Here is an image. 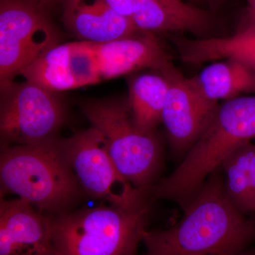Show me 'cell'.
<instances>
[{"label":"cell","instance_id":"cell-17","mask_svg":"<svg viewBox=\"0 0 255 255\" xmlns=\"http://www.w3.org/2000/svg\"><path fill=\"white\" fill-rule=\"evenodd\" d=\"M230 200L241 213L255 212V144L246 142L233 151L221 165Z\"/></svg>","mask_w":255,"mask_h":255},{"label":"cell","instance_id":"cell-20","mask_svg":"<svg viewBox=\"0 0 255 255\" xmlns=\"http://www.w3.org/2000/svg\"><path fill=\"white\" fill-rule=\"evenodd\" d=\"M250 6L251 19L255 20V0H247Z\"/></svg>","mask_w":255,"mask_h":255},{"label":"cell","instance_id":"cell-5","mask_svg":"<svg viewBox=\"0 0 255 255\" xmlns=\"http://www.w3.org/2000/svg\"><path fill=\"white\" fill-rule=\"evenodd\" d=\"M82 110L90 127L103 137L119 172L135 189L148 194L162 167V147L155 132L146 133L135 127L128 100L88 101Z\"/></svg>","mask_w":255,"mask_h":255},{"label":"cell","instance_id":"cell-13","mask_svg":"<svg viewBox=\"0 0 255 255\" xmlns=\"http://www.w3.org/2000/svg\"><path fill=\"white\" fill-rule=\"evenodd\" d=\"M132 22L139 31L189 32L201 39L214 37L216 23L209 11L181 0H149Z\"/></svg>","mask_w":255,"mask_h":255},{"label":"cell","instance_id":"cell-14","mask_svg":"<svg viewBox=\"0 0 255 255\" xmlns=\"http://www.w3.org/2000/svg\"><path fill=\"white\" fill-rule=\"evenodd\" d=\"M173 43L184 63L198 65L231 58L255 70V20L232 36L190 39L177 36Z\"/></svg>","mask_w":255,"mask_h":255},{"label":"cell","instance_id":"cell-4","mask_svg":"<svg viewBox=\"0 0 255 255\" xmlns=\"http://www.w3.org/2000/svg\"><path fill=\"white\" fill-rule=\"evenodd\" d=\"M148 210L99 206L52 216L53 255H135Z\"/></svg>","mask_w":255,"mask_h":255},{"label":"cell","instance_id":"cell-11","mask_svg":"<svg viewBox=\"0 0 255 255\" xmlns=\"http://www.w3.org/2000/svg\"><path fill=\"white\" fill-rule=\"evenodd\" d=\"M52 216L23 199L0 205V255H53Z\"/></svg>","mask_w":255,"mask_h":255},{"label":"cell","instance_id":"cell-9","mask_svg":"<svg viewBox=\"0 0 255 255\" xmlns=\"http://www.w3.org/2000/svg\"><path fill=\"white\" fill-rule=\"evenodd\" d=\"M80 47L97 82L143 68L160 72L173 65L168 50L157 37L148 32L139 31L106 43L81 41Z\"/></svg>","mask_w":255,"mask_h":255},{"label":"cell","instance_id":"cell-19","mask_svg":"<svg viewBox=\"0 0 255 255\" xmlns=\"http://www.w3.org/2000/svg\"><path fill=\"white\" fill-rule=\"evenodd\" d=\"M117 12L129 19L142 9L147 0H106Z\"/></svg>","mask_w":255,"mask_h":255},{"label":"cell","instance_id":"cell-15","mask_svg":"<svg viewBox=\"0 0 255 255\" xmlns=\"http://www.w3.org/2000/svg\"><path fill=\"white\" fill-rule=\"evenodd\" d=\"M191 78L201 93L214 102L255 93L254 69L231 58L211 63Z\"/></svg>","mask_w":255,"mask_h":255},{"label":"cell","instance_id":"cell-16","mask_svg":"<svg viewBox=\"0 0 255 255\" xmlns=\"http://www.w3.org/2000/svg\"><path fill=\"white\" fill-rule=\"evenodd\" d=\"M169 83L162 74H143L129 83L128 103L132 120L140 131L155 132L162 122Z\"/></svg>","mask_w":255,"mask_h":255},{"label":"cell","instance_id":"cell-12","mask_svg":"<svg viewBox=\"0 0 255 255\" xmlns=\"http://www.w3.org/2000/svg\"><path fill=\"white\" fill-rule=\"evenodd\" d=\"M63 20L82 41L106 43L139 31L131 20L119 14L106 0H65Z\"/></svg>","mask_w":255,"mask_h":255},{"label":"cell","instance_id":"cell-18","mask_svg":"<svg viewBox=\"0 0 255 255\" xmlns=\"http://www.w3.org/2000/svg\"><path fill=\"white\" fill-rule=\"evenodd\" d=\"M20 75L53 92L80 87L70 67V43L55 46Z\"/></svg>","mask_w":255,"mask_h":255},{"label":"cell","instance_id":"cell-8","mask_svg":"<svg viewBox=\"0 0 255 255\" xmlns=\"http://www.w3.org/2000/svg\"><path fill=\"white\" fill-rule=\"evenodd\" d=\"M64 150L84 194L110 205L132 209L148 205L145 191L135 189L119 172L105 140L93 128L63 138Z\"/></svg>","mask_w":255,"mask_h":255},{"label":"cell","instance_id":"cell-1","mask_svg":"<svg viewBox=\"0 0 255 255\" xmlns=\"http://www.w3.org/2000/svg\"><path fill=\"white\" fill-rule=\"evenodd\" d=\"M219 169L184 206L182 219L165 230L142 232V255H239L255 242V220L230 200Z\"/></svg>","mask_w":255,"mask_h":255},{"label":"cell","instance_id":"cell-10","mask_svg":"<svg viewBox=\"0 0 255 255\" xmlns=\"http://www.w3.org/2000/svg\"><path fill=\"white\" fill-rule=\"evenodd\" d=\"M159 73L169 83L162 122L174 152L187 153L211 122L219 103L206 98L192 78L183 76L174 65Z\"/></svg>","mask_w":255,"mask_h":255},{"label":"cell","instance_id":"cell-23","mask_svg":"<svg viewBox=\"0 0 255 255\" xmlns=\"http://www.w3.org/2000/svg\"><path fill=\"white\" fill-rule=\"evenodd\" d=\"M208 1H212V2L214 3H222L227 1V0H208Z\"/></svg>","mask_w":255,"mask_h":255},{"label":"cell","instance_id":"cell-3","mask_svg":"<svg viewBox=\"0 0 255 255\" xmlns=\"http://www.w3.org/2000/svg\"><path fill=\"white\" fill-rule=\"evenodd\" d=\"M255 139V96H241L219 105L206 130L168 177L149 189L155 199L191 200L238 147Z\"/></svg>","mask_w":255,"mask_h":255},{"label":"cell","instance_id":"cell-7","mask_svg":"<svg viewBox=\"0 0 255 255\" xmlns=\"http://www.w3.org/2000/svg\"><path fill=\"white\" fill-rule=\"evenodd\" d=\"M64 120L63 104L44 87L26 80L1 90V149L52 140Z\"/></svg>","mask_w":255,"mask_h":255},{"label":"cell","instance_id":"cell-6","mask_svg":"<svg viewBox=\"0 0 255 255\" xmlns=\"http://www.w3.org/2000/svg\"><path fill=\"white\" fill-rule=\"evenodd\" d=\"M36 0H0V89L58 46L59 34Z\"/></svg>","mask_w":255,"mask_h":255},{"label":"cell","instance_id":"cell-21","mask_svg":"<svg viewBox=\"0 0 255 255\" xmlns=\"http://www.w3.org/2000/svg\"><path fill=\"white\" fill-rule=\"evenodd\" d=\"M239 255H255V248H248L246 251L243 252L241 254Z\"/></svg>","mask_w":255,"mask_h":255},{"label":"cell","instance_id":"cell-2","mask_svg":"<svg viewBox=\"0 0 255 255\" xmlns=\"http://www.w3.org/2000/svg\"><path fill=\"white\" fill-rule=\"evenodd\" d=\"M0 184L1 195L14 194L53 216L73 211L85 194L59 137L1 149Z\"/></svg>","mask_w":255,"mask_h":255},{"label":"cell","instance_id":"cell-22","mask_svg":"<svg viewBox=\"0 0 255 255\" xmlns=\"http://www.w3.org/2000/svg\"><path fill=\"white\" fill-rule=\"evenodd\" d=\"M36 1H38L39 4L43 5L46 4H50V3H53L57 1H60V0H36Z\"/></svg>","mask_w":255,"mask_h":255}]
</instances>
